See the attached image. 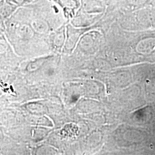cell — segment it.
Instances as JSON below:
<instances>
[{"instance_id":"cell-1","label":"cell","mask_w":155,"mask_h":155,"mask_svg":"<svg viewBox=\"0 0 155 155\" xmlns=\"http://www.w3.org/2000/svg\"><path fill=\"white\" fill-rule=\"evenodd\" d=\"M58 6L63 12L64 17L72 19L77 13L80 5L79 0H52Z\"/></svg>"},{"instance_id":"cell-2","label":"cell","mask_w":155,"mask_h":155,"mask_svg":"<svg viewBox=\"0 0 155 155\" xmlns=\"http://www.w3.org/2000/svg\"><path fill=\"white\" fill-rule=\"evenodd\" d=\"M105 6L101 0H82L77 12L91 13L102 14Z\"/></svg>"},{"instance_id":"cell-3","label":"cell","mask_w":155,"mask_h":155,"mask_svg":"<svg viewBox=\"0 0 155 155\" xmlns=\"http://www.w3.org/2000/svg\"><path fill=\"white\" fill-rule=\"evenodd\" d=\"M18 8L8 0H0V19L5 21Z\"/></svg>"},{"instance_id":"cell-4","label":"cell","mask_w":155,"mask_h":155,"mask_svg":"<svg viewBox=\"0 0 155 155\" xmlns=\"http://www.w3.org/2000/svg\"><path fill=\"white\" fill-rule=\"evenodd\" d=\"M150 0H127L128 4L134 8H139L147 4Z\"/></svg>"},{"instance_id":"cell-5","label":"cell","mask_w":155,"mask_h":155,"mask_svg":"<svg viewBox=\"0 0 155 155\" xmlns=\"http://www.w3.org/2000/svg\"><path fill=\"white\" fill-rule=\"evenodd\" d=\"M12 4L17 6L18 8L27 5L28 4L32 2L34 0H8Z\"/></svg>"},{"instance_id":"cell-6","label":"cell","mask_w":155,"mask_h":155,"mask_svg":"<svg viewBox=\"0 0 155 155\" xmlns=\"http://www.w3.org/2000/svg\"><path fill=\"white\" fill-rule=\"evenodd\" d=\"M79 1H80V0H79Z\"/></svg>"}]
</instances>
